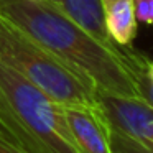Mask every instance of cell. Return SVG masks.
I'll list each match as a JSON object with an SVG mask.
<instances>
[{"label": "cell", "mask_w": 153, "mask_h": 153, "mask_svg": "<svg viewBox=\"0 0 153 153\" xmlns=\"http://www.w3.org/2000/svg\"><path fill=\"white\" fill-rule=\"evenodd\" d=\"M0 153H30V152H27L22 146H18L4 132H0Z\"/></svg>", "instance_id": "obj_11"}, {"label": "cell", "mask_w": 153, "mask_h": 153, "mask_svg": "<svg viewBox=\"0 0 153 153\" xmlns=\"http://www.w3.org/2000/svg\"><path fill=\"white\" fill-rule=\"evenodd\" d=\"M145 146H148V148H152L153 150V135L152 137H150V140H148V143H146V145Z\"/></svg>", "instance_id": "obj_13"}, {"label": "cell", "mask_w": 153, "mask_h": 153, "mask_svg": "<svg viewBox=\"0 0 153 153\" xmlns=\"http://www.w3.org/2000/svg\"><path fill=\"white\" fill-rule=\"evenodd\" d=\"M0 61L61 105H99L97 89L54 53L0 13Z\"/></svg>", "instance_id": "obj_3"}, {"label": "cell", "mask_w": 153, "mask_h": 153, "mask_svg": "<svg viewBox=\"0 0 153 153\" xmlns=\"http://www.w3.org/2000/svg\"><path fill=\"white\" fill-rule=\"evenodd\" d=\"M127 56H128L130 71L135 77L138 96L153 107V79L146 74V58L128 48H127Z\"/></svg>", "instance_id": "obj_8"}, {"label": "cell", "mask_w": 153, "mask_h": 153, "mask_svg": "<svg viewBox=\"0 0 153 153\" xmlns=\"http://www.w3.org/2000/svg\"><path fill=\"white\" fill-rule=\"evenodd\" d=\"M105 43H114L104 25L102 0H46ZM115 45V43H114Z\"/></svg>", "instance_id": "obj_7"}, {"label": "cell", "mask_w": 153, "mask_h": 153, "mask_svg": "<svg viewBox=\"0 0 153 153\" xmlns=\"http://www.w3.org/2000/svg\"><path fill=\"white\" fill-rule=\"evenodd\" d=\"M110 140H112V150L114 153H153L152 148L142 145V143H137L133 140L122 137L119 133L112 132L110 130Z\"/></svg>", "instance_id": "obj_9"}, {"label": "cell", "mask_w": 153, "mask_h": 153, "mask_svg": "<svg viewBox=\"0 0 153 153\" xmlns=\"http://www.w3.org/2000/svg\"><path fill=\"white\" fill-rule=\"evenodd\" d=\"M4 2H5V0H0V4H4Z\"/></svg>", "instance_id": "obj_15"}, {"label": "cell", "mask_w": 153, "mask_h": 153, "mask_svg": "<svg viewBox=\"0 0 153 153\" xmlns=\"http://www.w3.org/2000/svg\"><path fill=\"white\" fill-rule=\"evenodd\" d=\"M100 112L110 130L146 145L153 135V107L140 96L97 92Z\"/></svg>", "instance_id": "obj_4"}, {"label": "cell", "mask_w": 153, "mask_h": 153, "mask_svg": "<svg viewBox=\"0 0 153 153\" xmlns=\"http://www.w3.org/2000/svg\"><path fill=\"white\" fill-rule=\"evenodd\" d=\"M137 22L145 25H153V0H133Z\"/></svg>", "instance_id": "obj_10"}, {"label": "cell", "mask_w": 153, "mask_h": 153, "mask_svg": "<svg viewBox=\"0 0 153 153\" xmlns=\"http://www.w3.org/2000/svg\"><path fill=\"white\" fill-rule=\"evenodd\" d=\"M64 117L79 153H114L110 127L99 105H66Z\"/></svg>", "instance_id": "obj_5"}, {"label": "cell", "mask_w": 153, "mask_h": 153, "mask_svg": "<svg viewBox=\"0 0 153 153\" xmlns=\"http://www.w3.org/2000/svg\"><path fill=\"white\" fill-rule=\"evenodd\" d=\"M0 13L22 27L97 92L138 96L127 48L105 43L46 0H5Z\"/></svg>", "instance_id": "obj_1"}, {"label": "cell", "mask_w": 153, "mask_h": 153, "mask_svg": "<svg viewBox=\"0 0 153 153\" xmlns=\"http://www.w3.org/2000/svg\"><path fill=\"white\" fill-rule=\"evenodd\" d=\"M104 25L110 40L120 48H130L137 36L133 0H114L104 5Z\"/></svg>", "instance_id": "obj_6"}, {"label": "cell", "mask_w": 153, "mask_h": 153, "mask_svg": "<svg viewBox=\"0 0 153 153\" xmlns=\"http://www.w3.org/2000/svg\"><path fill=\"white\" fill-rule=\"evenodd\" d=\"M110 2H114V0H102V5H107V4H110Z\"/></svg>", "instance_id": "obj_14"}, {"label": "cell", "mask_w": 153, "mask_h": 153, "mask_svg": "<svg viewBox=\"0 0 153 153\" xmlns=\"http://www.w3.org/2000/svg\"><path fill=\"white\" fill-rule=\"evenodd\" d=\"M0 132L30 153H79L64 105L0 61Z\"/></svg>", "instance_id": "obj_2"}, {"label": "cell", "mask_w": 153, "mask_h": 153, "mask_svg": "<svg viewBox=\"0 0 153 153\" xmlns=\"http://www.w3.org/2000/svg\"><path fill=\"white\" fill-rule=\"evenodd\" d=\"M146 74L153 79V61H148V59H146Z\"/></svg>", "instance_id": "obj_12"}]
</instances>
